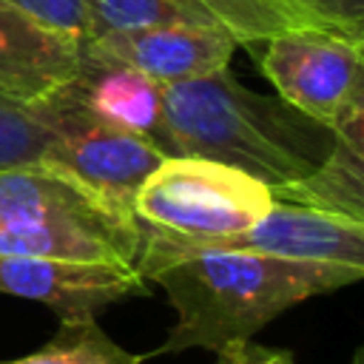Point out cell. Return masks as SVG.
Listing matches in <instances>:
<instances>
[{
	"label": "cell",
	"mask_w": 364,
	"mask_h": 364,
	"mask_svg": "<svg viewBox=\"0 0 364 364\" xmlns=\"http://www.w3.org/2000/svg\"><path fill=\"white\" fill-rule=\"evenodd\" d=\"M0 293L40 301L65 318H97L105 307L145 293V279L131 264L80 262L57 256L0 253Z\"/></svg>",
	"instance_id": "cell-7"
},
{
	"label": "cell",
	"mask_w": 364,
	"mask_h": 364,
	"mask_svg": "<svg viewBox=\"0 0 364 364\" xmlns=\"http://www.w3.org/2000/svg\"><path fill=\"white\" fill-rule=\"evenodd\" d=\"M236 46V37L219 23H156L102 31L82 46V54L122 63L168 85L228 68Z\"/></svg>",
	"instance_id": "cell-8"
},
{
	"label": "cell",
	"mask_w": 364,
	"mask_h": 364,
	"mask_svg": "<svg viewBox=\"0 0 364 364\" xmlns=\"http://www.w3.org/2000/svg\"><path fill=\"white\" fill-rule=\"evenodd\" d=\"M91 6L100 20V34L156 23H219L196 0H91Z\"/></svg>",
	"instance_id": "cell-15"
},
{
	"label": "cell",
	"mask_w": 364,
	"mask_h": 364,
	"mask_svg": "<svg viewBox=\"0 0 364 364\" xmlns=\"http://www.w3.org/2000/svg\"><path fill=\"white\" fill-rule=\"evenodd\" d=\"M361 182V117H353L336 131V145L330 156L310 176L284 188H273V199L364 222Z\"/></svg>",
	"instance_id": "cell-12"
},
{
	"label": "cell",
	"mask_w": 364,
	"mask_h": 364,
	"mask_svg": "<svg viewBox=\"0 0 364 364\" xmlns=\"http://www.w3.org/2000/svg\"><path fill=\"white\" fill-rule=\"evenodd\" d=\"M82 60V43L40 26L0 0V94L37 102L71 82Z\"/></svg>",
	"instance_id": "cell-10"
},
{
	"label": "cell",
	"mask_w": 364,
	"mask_h": 364,
	"mask_svg": "<svg viewBox=\"0 0 364 364\" xmlns=\"http://www.w3.org/2000/svg\"><path fill=\"white\" fill-rule=\"evenodd\" d=\"M31 20L60 34L80 40L82 46L100 34V20L91 0H6Z\"/></svg>",
	"instance_id": "cell-17"
},
{
	"label": "cell",
	"mask_w": 364,
	"mask_h": 364,
	"mask_svg": "<svg viewBox=\"0 0 364 364\" xmlns=\"http://www.w3.org/2000/svg\"><path fill=\"white\" fill-rule=\"evenodd\" d=\"M213 364H296V358L287 350H276V347H264L250 341H239L230 347H222L216 353Z\"/></svg>",
	"instance_id": "cell-19"
},
{
	"label": "cell",
	"mask_w": 364,
	"mask_h": 364,
	"mask_svg": "<svg viewBox=\"0 0 364 364\" xmlns=\"http://www.w3.org/2000/svg\"><path fill=\"white\" fill-rule=\"evenodd\" d=\"M142 242L165 245V247H225V250H253L264 256L293 259V262H316V264H341L364 270V222L327 213L304 205L276 202L253 228L219 236L199 245H173L154 236H142Z\"/></svg>",
	"instance_id": "cell-9"
},
{
	"label": "cell",
	"mask_w": 364,
	"mask_h": 364,
	"mask_svg": "<svg viewBox=\"0 0 364 364\" xmlns=\"http://www.w3.org/2000/svg\"><path fill=\"white\" fill-rule=\"evenodd\" d=\"M353 364H358V355H355V358H353Z\"/></svg>",
	"instance_id": "cell-21"
},
{
	"label": "cell",
	"mask_w": 364,
	"mask_h": 364,
	"mask_svg": "<svg viewBox=\"0 0 364 364\" xmlns=\"http://www.w3.org/2000/svg\"><path fill=\"white\" fill-rule=\"evenodd\" d=\"M134 267L145 282H156L176 310L168 338L148 355L191 347L219 353L222 347L250 341L293 304L364 276L355 267L293 262L253 250L165 247L151 242L139 245Z\"/></svg>",
	"instance_id": "cell-1"
},
{
	"label": "cell",
	"mask_w": 364,
	"mask_h": 364,
	"mask_svg": "<svg viewBox=\"0 0 364 364\" xmlns=\"http://www.w3.org/2000/svg\"><path fill=\"white\" fill-rule=\"evenodd\" d=\"M134 219L80 179L48 165L0 168V253L131 264Z\"/></svg>",
	"instance_id": "cell-3"
},
{
	"label": "cell",
	"mask_w": 364,
	"mask_h": 364,
	"mask_svg": "<svg viewBox=\"0 0 364 364\" xmlns=\"http://www.w3.org/2000/svg\"><path fill=\"white\" fill-rule=\"evenodd\" d=\"M296 3H299V6H301V9H304V0H296ZM304 11H307V9H304ZM307 14H310V11H307Z\"/></svg>",
	"instance_id": "cell-20"
},
{
	"label": "cell",
	"mask_w": 364,
	"mask_h": 364,
	"mask_svg": "<svg viewBox=\"0 0 364 364\" xmlns=\"http://www.w3.org/2000/svg\"><path fill=\"white\" fill-rule=\"evenodd\" d=\"M77 100L102 122L154 142L165 154L162 85L122 63L82 54L74 80L68 82ZM168 156V154H165Z\"/></svg>",
	"instance_id": "cell-11"
},
{
	"label": "cell",
	"mask_w": 364,
	"mask_h": 364,
	"mask_svg": "<svg viewBox=\"0 0 364 364\" xmlns=\"http://www.w3.org/2000/svg\"><path fill=\"white\" fill-rule=\"evenodd\" d=\"M28 105L51 131V145L40 165L80 179L131 216L136 188L165 159V154L154 142L97 119L77 100L68 82Z\"/></svg>",
	"instance_id": "cell-5"
},
{
	"label": "cell",
	"mask_w": 364,
	"mask_h": 364,
	"mask_svg": "<svg viewBox=\"0 0 364 364\" xmlns=\"http://www.w3.org/2000/svg\"><path fill=\"white\" fill-rule=\"evenodd\" d=\"M276 205L273 191L216 159L165 156L136 188L131 219L139 236L199 245L253 228Z\"/></svg>",
	"instance_id": "cell-4"
},
{
	"label": "cell",
	"mask_w": 364,
	"mask_h": 364,
	"mask_svg": "<svg viewBox=\"0 0 364 364\" xmlns=\"http://www.w3.org/2000/svg\"><path fill=\"white\" fill-rule=\"evenodd\" d=\"M205 6L239 46L262 43L293 26H316L296 0H196Z\"/></svg>",
	"instance_id": "cell-14"
},
{
	"label": "cell",
	"mask_w": 364,
	"mask_h": 364,
	"mask_svg": "<svg viewBox=\"0 0 364 364\" xmlns=\"http://www.w3.org/2000/svg\"><path fill=\"white\" fill-rule=\"evenodd\" d=\"M0 364H142V358L111 341L97 318H65L40 350Z\"/></svg>",
	"instance_id": "cell-13"
},
{
	"label": "cell",
	"mask_w": 364,
	"mask_h": 364,
	"mask_svg": "<svg viewBox=\"0 0 364 364\" xmlns=\"http://www.w3.org/2000/svg\"><path fill=\"white\" fill-rule=\"evenodd\" d=\"M316 26L364 43V0H304Z\"/></svg>",
	"instance_id": "cell-18"
},
{
	"label": "cell",
	"mask_w": 364,
	"mask_h": 364,
	"mask_svg": "<svg viewBox=\"0 0 364 364\" xmlns=\"http://www.w3.org/2000/svg\"><path fill=\"white\" fill-rule=\"evenodd\" d=\"M262 43V71L287 105L330 131L364 117L358 40L321 26H293Z\"/></svg>",
	"instance_id": "cell-6"
},
{
	"label": "cell",
	"mask_w": 364,
	"mask_h": 364,
	"mask_svg": "<svg viewBox=\"0 0 364 364\" xmlns=\"http://www.w3.org/2000/svg\"><path fill=\"white\" fill-rule=\"evenodd\" d=\"M162 125L168 156L216 159L270 191L310 176L336 145V131L282 97L245 88L228 68L162 85Z\"/></svg>",
	"instance_id": "cell-2"
},
{
	"label": "cell",
	"mask_w": 364,
	"mask_h": 364,
	"mask_svg": "<svg viewBox=\"0 0 364 364\" xmlns=\"http://www.w3.org/2000/svg\"><path fill=\"white\" fill-rule=\"evenodd\" d=\"M48 145L51 131L34 117L31 105L0 94V168L40 165Z\"/></svg>",
	"instance_id": "cell-16"
}]
</instances>
